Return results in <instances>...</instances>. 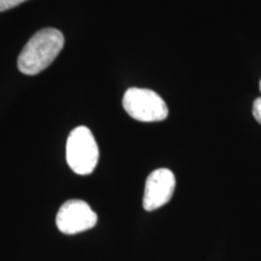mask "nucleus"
Returning a JSON list of instances; mask_svg holds the SVG:
<instances>
[{
  "label": "nucleus",
  "mask_w": 261,
  "mask_h": 261,
  "mask_svg": "<svg viewBox=\"0 0 261 261\" xmlns=\"http://www.w3.org/2000/svg\"><path fill=\"white\" fill-rule=\"evenodd\" d=\"M64 46V35L56 28L35 33L19 54L17 65L21 73L37 75L56 60Z\"/></svg>",
  "instance_id": "f257e3e1"
},
{
  "label": "nucleus",
  "mask_w": 261,
  "mask_h": 261,
  "mask_svg": "<svg viewBox=\"0 0 261 261\" xmlns=\"http://www.w3.org/2000/svg\"><path fill=\"white\" fill-rule=\"evenodd\" d=\"M99 150L92 132L79 126L70 132L67 140V162L76 174H91L96 168Z\"/></svg>",
  "instance_id": "f03ea898"
},
{
  "label": "nucleus",
  "mask_w": 261,
  "mask_h": 261,
  "mask_svg": "<svg viewBox=\"0 0 261 261\" xmlns=\"http://www.w3.org/2000/svg\"><path fill=\"white\" fill-rule=\"evenodd\" d=\"M122 106L126 113L137 121H163L168 116V108L165 100L148 89H128L123 94Z\"/></svg>",
  "instance_id": "7ed1b4c3"
},
{
  "label": "nucleus",
  "mask_w": 261,
  "mask_h": 261,
  "mask_svg": "<svg viewBox=\"0 0 261 261\" xmlns=\"http://www.w3.org/2000/svg\"><path fill=\"white\" fill-rule=\"evenodd\" d=\"M97 219V214L87 202L69 200L61 205L56 217V224L62 233L75 234L96 226Z\"/></svg>",
  "instance_id": "20e7f679"
},
{
  "label": "nucleus",
  "mask_w": 261,
  "mask_h": 261,
  "mask_svg": "<svg viewBox=\"0 0 261 261\" xmlns=\"http://www.w3.org/2000/svg\"><path fill=\"white\" fill-rule=\"evenodd\" d=\"M175 177L171 169L159 168L149 174L145 181L143 207L152 212L168 203L174 194Z\"/></svg>",
  "instance_id": "39448f33"
},
{
  "label": "nucleus",
  "mask_w": 261,
  "mask_h": 261,
  "mask_svg": "<svg viewBox=\"0 0 261 261\" xmlns=\"http://www.w3.org/2000/svg\"><path fill=\"white\" fill-rule=\"evenodd\" d=\"M24 2H27V0H0V12L14 9Z\"/></svg>",
  "instance_id": "423d86ee"
},
{
  "label": "nucleus",
  "mask_w": 261,
  "mask_h": 261,
  "mask_svg": "<svg viewBox=\"0 0 261 261\" xmlns=\"http://www.w3.org/2000/svg\"><path fill=\"white\" fill-rule=\"evenodd\" d=\"M253 116H254V119L257 121V123H260L261 125V97L256 98V99L254 100Z\"/></svg>",
  "instance_id": "0eeeda50"
},
{
  "label": "nucleus",
  "mask_w": 261,
  "mask_h": 261,
  "mask_svg": "<svg viewBox=\"0 0 261 261\" xmlns=\"http://www.w3.org/2000/svg\"><path fill=\"white\" fill-rule=\"evenodd\" d=\"M259 89H260V92H261V80H260V83H259Z\"/></svg>",
  "instance_id": "6e6552de"
}]
</instances>
